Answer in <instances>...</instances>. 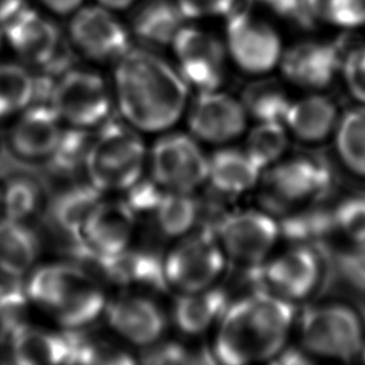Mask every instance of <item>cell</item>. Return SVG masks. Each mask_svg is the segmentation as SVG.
<instances>
[{"instance_id":"cell-1","label":"cell","mask_w":365,"mask_h":365,"mask_svg":"<svg viewBox=\"0 0 365 365\" xmlns=\"http://www.w3.org/2000/svg\"><path fill=\"white\" fill-rule=\"evenodd\" d=\"M115 89L128 125L148 133L171 128L182 115L188 85L181 74L148 50L130 49L118 61Z\"/></svg>"},{"instance_id":"cell-2","label":"cell","mask_w":365,"mask_h":365,"mask_svg":"<svg viewBox=\"0 0 365 365\" xmlns=\"http://www.w3.org/2000/svg\"><path fill=\"white\" fill-rule=\"evenodd\" d=\"M294 319L292 302L269 292L243 297L220 319L213 356L230 365L272 361L286 346Z\"/></svg>"},{"instance_id":"cell-3","label":"cell","mask_w":365,"mask_h":365,"mask_svg":"<svg viewBox=\"0 0 365 365\" xmlns=\"http://www.w3.org/2000/svg\"><path fill=\"white\" fill-rule=\"evenodd\" d=\"M26 294L71 331L93 324L108 303L94 277L71 264L40 268L30 278Z\"/></svg>"},{"instance_id":"cell-4","label":"cell","mask_w":365,"mask_h":365,"mask_svg":"<svg viewBox=\"0 0 365 365\" xmlns=\"http://www.w3.org/2000/svg\"><path fill=\"white\" fill-rule=\"evenodd\" d=\"M146 158L143 138L119 121L103 123L85 161L90 183L101 192L130 190L140 181Z\"/></svg>"},{"instance_id":"cell-5","label":"cell","mask_w":365,"mask_h":365,"mask_svg":"<svg viewBox=\"0 0 365 365\" xmlns=\"http://www.w3.org/2000/svg\"><path fill=\"white\" fill-rule=\"evenodd\" d=\"M303 344L314 356L351 361L363 346L361 322L344 306L313 307L302 317Z\"/></svg>"},{"instance_id":"cell-6","label":"cell","mask_w":365,"mask_h":365,"mask_svg":"<svg viewBox=\"0 0 365 365\" xmlns=\"http://www.w3.org/2000/svg\"><path fill=\"white\" fill-rule=\"evenodd\" d=\"M225 264L226 255L216 235L202 231L185 238L168 253L163 273L168 286L178 291H201L213 286Z\"/></svg>"},{"instance_id":"cell-7","label":"cell","mask_w":365,"mask_h":365,"mask_svg":"<svg viewBox=\"0 0 365 365\" xmlns=\"http://www.w3.org/2000/svg\"><path fill=\"white\" fill-rule=\"evenodd\" d=\"M51 106L73 128H89L104 123L111 109L108 86L100 75L73 70L54 85Z\"/></svg>"},{"instance_id":"cell-8","label":"cell","mask_w":365,"mask_h":365,"mask_svg":"<svg viewBox=\"0 0 365 365\" xmlns=\"http://www.w3.org/2000/svg\"><path fill=\"white\" fill-rule=\"evenodd\" d=\"M151 173L165 190L191 193L207 181L208 158L193 138L171 133L155 143Z\"/></svg>"},{"instance_id":"cell-9","label":"cell","mask_w":365,"mask_h":365,"mask_svg":"<svg viewBox=\"0 0 365 365\" xmlns=\"http://www.w3.org/2000/svg\"><path fill=\"white\" fill-rule=\"evenodd\" d=\"M227 46L233 61L250 74L268 73L281 61V39L276 29L248 10L230 16Z\"/></svg>"},{"instance_id":"cell-10","label":"cell","mask_w":365,"mask_h":365,"mask_svg":"<svg viewBox=\"0 0 365 365\" xmlns=\"http://www.w3.org/2000/svg\"><path fill=\"white\" fill-rule=\"evenodd\" d=\"M178 73L201 91L218 90L226 74V50L217 36L195 26H182L173 40Z\"/></svg>"},{"instance_id":"cell-11","label":"cell","mask_w":365,"mask_h":365,"mask_svg":"<svg viewBox=\"0 0 365 365\" xmlns=\"http://www.w3.org/2000/svg\"><path fill=\"white\" fill-rule=\"evenodd\" d=\"M133 230L135 211L128 202L101 200L85 218L75 242L79 253L98 261L126 251Z\"/></svg>"},{"instance_id":"cell-12","label":"cell","mask_w":365,"mask_h":365,"mask_svg":"<svg viewBox=\"0 0 365 365\" xmlns=\"http://www.w3.org/2000/svg\"><path fill=\"white\" fill-rule=\"evenodd\" d=\"M216 237L226 257L243 266L258 267L276 245L279 226L266 213L243 211L223 218Z\"/></svg>"},{"instance_id":"cell-13","label":"cell","mask_w":365,"mask_h":365,"mask_svg":"<svg viewBox=\"0 0 365 365\" xmlns=\"http://www.w3.org/2000/svg\"><path fill=\"white\" fill-rule=\"evenodd\" d=\"M256 274L266 286L264 291L289 302L302 299L309 296L318 283L319 257L311 247H293L263 262Z\"/></svg>"},{"instance_id":"cell-14","label":"cell","mask_w":365,"mask_h":365,"mask_svg":"<svg viewBox=\"0 0 365 365\" xmlns=\"http://www.w3.org/2000/svg\"><path fill=\"white\" fill-rule=\"evenodd\" d=\"M267 183L274 201L296 205L324 196L331 190L333 173L321 158L296 156L274 163Z\"/></svg>"},{"instance_id":"cell-15","label":"cell","mask_w":365,"mask_h":365,"mask_svg":"<svg viewBox=\"0 0 365 365\" xmlns=\"http://www.w3.org/2000/svg\"><path fill=\"white\" fill-rule=\"evenodd\" d=\"M76 48L96 61H119L130 48V35L109 9L88 6L79 10L70 24Z\"/></svg>"},{"instance_id":"cell-16","label":"cell","mask_w":365,"mask_h":365,"mask_svg":"<svg viewBox=\"0 0 365 365\" xmlns=\"http://www.w3.org/2000/svg\"><path fill=\"white\" fill-rule=\"evenodd\" d=\"M246 125L242 103L218 90L201 91L188 113L191 133L206 143H228L238 138Z\"/></svg>"},{"instance_id":"cell-17","label":"cell","mask_w":365,"mask_h":365,"mask_svg":"<svg viewBox=\"0 0 365 365\" xmlns=\"http://www.w3.org/2000/svg\"><path fill=\"white\" fill-rule=\"evenodd\" d=\"M105 317L111 329L140 346L156 344L166 329V318L155 302L141 294H123L108 302Z\"/></svg>"},{"instance_id":"cell-18","label":"cell","mask_w":365,"mask_h":365,"mask_svg":"<svg viewBox=\"0 0 365 365\" xmlns=\"http://www.w3.org/2000/svg\"><path fill=\"white\" fill-rule=\"evenodd\" d=\"M341 46L334 43L306 41L282 55V70L298 86L321 89L331 84L341 66Z\"/></svg>"},{"instance_id":"cell-19","label":"cell","mask_w":365,"mask_h":365,"mask_svg":"<svg viewBox=\"0 0 365 365\" xmlns=\"http://www.w3.org/2000/svg\"><path fill=\"white\" fill-rule=\"evenodd\" d=\"M4 35L13 49L36 64L54 61L60 34L49 20L29 9H21L4 21Z\"/></svg>"},{"instance_id":"cell-20","label":"cell","mask_w":365,"mask_h":365,"mask_svg":"<svg viewBox=\"0 0 365 365\" xmlns=\"http://www.w3.org/2000/svg\"><path fill=\"white\" fill-rule=\"evenodd\" d=\"M63 130L59 115L50 105L28 110L10 133L11 148L24 158H49L59 143Z\"/></svg>"},{"instance_id":"cell-21","label":"cell","mask_w":365,"mask_h":365,"mask_svg":"<svg viewBox=\"0 0 365 365\" xmlns=\"http://www.w3.org/2000/svg\"><path fill=\"white\" fill-rule=\"evenodd\" d=\"M228 304L225 291L213 287L201 291L181 292L173 306V322L185 334L197 336L220 322Z\"/></svg>"},{"instance_id":"cell-22","label":"cell","mask_w":365,"mask_h":365,"mask_svg":"<svg viewBox=\"0 0 365 365\" xmlns=\"http://www.w3.org/2000/svg\"><path fill=\"white\" fill-rule=\"evenodd\" d=\"M262 168L245 150L223 148L208 158L207 180L226 195H241L256 186Z\"/></svg>"},{"instance_id":"cell-23","label":"cell","mask_w":365,"mask_h":365,"mask_svg":"<svg viewBox=\"0 0 365 365\" xmlns=\"http://www.w3.org/2000/svg\"><path fill=\"white\" fill-rule=\"evenodd\" d=\"M96 263L105 276L120 286L148 289H163L168 286L163 262L143 252H131L128 248L118 256L98 259Z\"/></svg>"},{"instance_id":"cell-24","label":"cell","mask_w":365,"mask_h":365,"mask_svg":"<svg viewBox=\"0 0 365 365\" xmlns=\"http://www.w3.org/2000/svg\"><path fill=\"white\" fill-rule=\"evenodd\" d=\"M11 356L15 363L23 365L61 364L69 363L71 336L55 334L25 327L10 338Z\"/></svg>"},{"instance_id":"cell-25","label":"cell","mask_w":365,"mask_h":365,"mask_svg":"<svg viewBox=\"0 0 365 365\" xmlns=\"http://www.w3.org/2000/svg\"><path fill=\"white\" fill-rule=\"evenodd\" d=\"M183 19L186 18L176 0H143L133 14V34L145 44L171 45Z\"/></svg>"},{"instance_id":"cell-26","label":"cell","mask_w":365,"mask_h":365,"mask_svg":"<svg viewBox=\"0 0 365 365\" xmlns=\"http://www.w3.org/2000/svg\"><path fill=\"white\" fill-rule=\"evenodd\" d=\"M336 120V105L324 96L311 95L291 103L283 123L296 138L314 143L331 133Z\"/></svg>"},{"instance_id":"cell-27","label":"cell","mask_w":365,"mask_h":365,"mask_svg":"<svg viewBox=\"0 0 365 365\" xmlns=\"http://www.w3.org/2000/svg\"><path fill=\"white\" fill-rule=\"evenodd\" d=\"M39 240L21 222H0V269L8 276L19 277L29 271L39 255Z\"/></svg>"},{"instance_id":"cell-28","label":"cell","mask_w":365,"mask_h":365,"mask_svg":"<svg viewBox=\"0 0 365 365\" xmlns=\"http://www.w3.org/2000/svg\"><path fill=\"white\" fill-rule=\"evenodd\" d=\"M101 193L91 183L74 186L60 193L50 207L53 223L75 241L86 216L103 200Z\"/></svg>"},{"instance_id":"cell-29","label":"cell","mask_w":365,"mask_h":365,"mask_svg":"<svg viewBox=\"0 0 365 365\" xmlns=\"http://www.w3.org/2000/svg\"><path fill=\"white\" fill-rule=\"evenodd\" d=\"M243 108L247 116H252L258 123L282 121L291 105L286 90L277 80L263 79L248 85L242 94Z\"/></svg>"},{"instance_id":"cell-30","label":"cell","mask_w":365,"mask_h":365,"mask_svg":"<svg viewBox=\"0 0 365 365\" xmlns=\"http://www.w3.org/2000/svg\"><path fill=\"white\" fill-rule=\"evenodd\" d=\"M151 212L165 236L181 237L195 226L198 206L191 193L165 190Z\"/></svg>"},{"instance_id":"cell-31","label":"cell","mask_w":365,"mask_h":365,"mask_svg":"<svg viewBox=\"0 0 365 365\" xmlns=\"http://www.w3.org/2000/svg\"><path fill=\"white\" fill-rule=\"evenodd\" d=\"M288 146V130L282 121L258 123L247 138L246 151L263 170L281 160Z\"/></svg>"},{"instance_id":"cell-32","label":"cell","mask_w":365,"mask_h":365,"mask_svg":"<svg viewBox=\"0 0 365 365\" xmlns=\"http://www.w3.org/2000/svg\"><path fill=\"white\" fill-rule=\"evenodd\" d=\"M336 146L346 166L365 176V108L351 110L341 119Z\"/></svg>"},{"instance_id":"cell-33","label":"cell","mask_w":365,"mask_h":365,"mask_svg":"<svg viewBox=\"0 0 365 365\" xmlns=\"http://www.w3.org/2000/svg\"><path fill=\"white\" fill-rule=\"evenodd\" d=\"M35 96V80L16 65H0V118L29 104Z\"/></svg>"},{"instance_id":"cell-34","label":"cell","mask_w":365,"mask_h":365,"mask_svg":"<svg viewBox=\"0 0 365 365\" xmlns=\"http://www.w3.org/2000/svg\"><path fill=\"white\" fill-rule=\"evenodd\" d=\"M93 138L86 128H74L63 131L59 143L49 156V168L59 175L74 173L85 165Z\"/></svg>"},{"instance_id":"cell-35","label":"cell","mask_w":365,"mask_h":365,"mask_svg":"<svg viewBox=\"0 0 365 365\" xmlns=\"http://www.w3.org/2000/svg\"><path fill=\"white\" fill-rule=\"evenodd\" d=\"M41 187L30 176L11 178L4 192V210L8 220L23 222L39 208Z\"/></svg>"},{"instance_id":"cell-36","label":"cell","mask_w":365,"mask_h":365,"mask_svg":"<svg viewBox=\"0 0 365 365\" xmlns=\"http://www.w3.org/2000/svg\"><path fill=\"white\" fill-rule=\"evenodd\" d=\"M71 336V356L69 363L83 364H128L133 358L126 351L105 341H95L85 336Z\"/></svg>"},{"instance_id":"cell-37","label":"cell","mask_w":365,"mask_h":365,"mask_svg":"<svg viewBox=\"0 0 365 365\" xmlns=\"http://www.w3.org/2000/svg\"><path fill=\"white\" fill-rule=\"evenodd\" d=\"M28 326V294L20 287L0 291V336L11 338Z\"/></svg>"},{"instance_id":"cell-38","label":"cell","mask_w":365,"mask_h":365,"mask_svg":"<svg viewBox=\"0 0 365 365\" xmlns=\"http://www.w3.org/2000/svg\"><path fill=\"white\" fill-rule=\"evenodd\" d=\"M336 230L351 237L356 245L365 242V196L346 198L333 211Z\"/></svg>"},{"instance_id":"cell-39","label":"cell","mask_w":365,"mask_h":365,"mask_svg":"<svg viewBox=\"0 0 365 365\" xmlns=\"http://www.w3.org/2000/svg\"><path fill=\"white\" fill-rule=\"evenodd\" d=\"M321 14L331 24L353 28L365 24V0H319Z\"/></svg>"},{"instance_id":"cell-40","label":"cell","mask_w":365,"mask_h":365,"mask_svg":"<svg viewBox=\"0 0 365 365\" xmlns=\"http://www.w3.org/2000/svg\"><path fill=\"white\" fill-rule=\"evenodd\" d=\"M273 10L276 14L286 16L302 26H312L321 18L319 0H257Z\"/></svg>"},{"instance_id":"cell-41","label":"cell","mask_w":365,"mask_h":365,"mask_svg":"<svg viewBox=\"0 0 365 365\" xmlns=\"http://www.w3.org/2000/svg\"><path fill=\"white\" fill-rule=\"evenodd\" d=\"M338 267L351 286L365 292V242L339 257Z\"/></svg>"},{"instance_id":"cell-42","label":"cell","mask_w":365,"mask_h":365,"mask_svg":"<svg viewBox=\"0 0 365 365\" xmlns=\"http://www.w3.org/2000/svg\"><path fill=\"white\" fill-rule=\"evenodd\" d=\"M185 18L231 14L237 0H176Z\"/></svg>"},{"instance_id":"cell-43","label":"cell","mask_w":365,"mask_h":365,"mask_svg":"<svg viewBox=\"0 0 365 365\" xmlns=\"http://www.w3.org/2000/svg\"><path fill=\"white\" fill-rule=\"evenodd\" d=\"M344 75L351 94L365 103V48L348 55L344 63Z\"/></svg>"},{"instance_id":"cell-44","label":"cell","mask_w":365,"mask_h":365,"mask_svg":"<svg viewBox=\"0 0 365 365\" xmlns=\"http://www.w3.org/2000/svg\"><path fill=\"white\" fill-rule=\"evenodd\" d=\"M188 356L190 354L182 346L173 343H166L163 346L153 344L145 353V361L155 364H178L186 363Z\"/></svg>"},{"instance_id":"cell-45","label":"cell","mask_w":365,"mask_h":365,"mask_svg":"<svg viewBox=\"0 0 365 365\" xmlns=\"http://www.w3.org/2000/svg\"><path fill=\"white\" fill-rule=\"evenodd\" d=\"M43 3L55 13L68 14L76 9L83 0H43Z\"/></svg>"},{"instance_id":"cell-46","label":"cell","mask_w":365,"mask_h":365,"mask_svg":"<svg viewBox=\"0 0 365 365\" xmlns=\"http://www.w3.org/2000/svg\"><path fill=\"white\" fill-rule=\"evenodd\" d=\"M278 361L283 364H306L309 363V359H307L306 356H303L301 351L296 349H289V351H283L278 354Z\"/></svg>"},{"instance_id":"cell-47","label":"cell","mask_w":365,"mask_h":365,"mask_svg":"<svg viewBox=\"0 0 365 365\" xmlns=\"http://www.w3.org/2000/svg\"><path fill=\"white\" fill-rule=\"evenodd\" d=\"M21 8V0H0V21L4 23Z\"/></svg>"},{"instance_id":"cell-48","label":"cell","mask_w":365,"mask_h":365,"mask_svg":"<svg viewBox=\"0 0 365 365\" xmlns=\"http://www.w3.org/2000/svg\"><path fill=\"white\" fill-rule=\"evenodd\" d=\"M136 0H99L100 4L109 10L128 9Z\"/></svg>"},{"instance_id":"cell-49","label":"cell","mask_w":365,"mask_h":365,"mask_svg":"<svg viewBox=\"0 0 365 365\" xmlns=\"http://www.w3.org/2000/svg\"><path fill=\"white\" fill-rule=\"evenodd\" d=\"M363 361H365V349L364 351H363Z\"/></svg>"}]
</instances>
